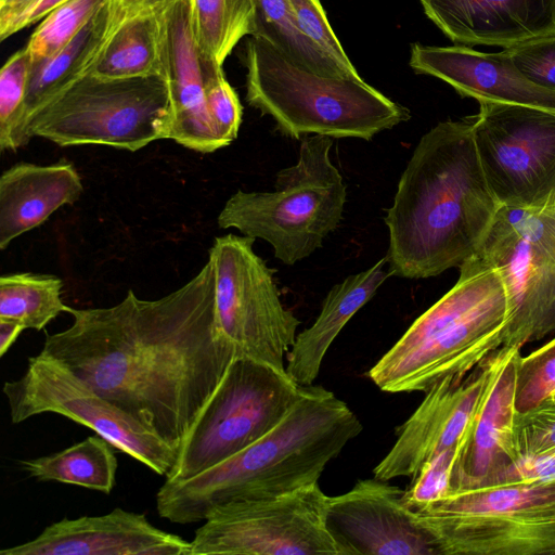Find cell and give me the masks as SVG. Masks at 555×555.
I'll return each mask as SVG.
<instances>
[{"label": "cell", "mask_w": 555, "mask_h": 555, "mask_svg": "<svg viewBox=\"0 0 555 555\" xmlns=\"http://www.w3.org/2000/svg\"><path fill=\"white\" fill-rule=\"evenodd\" d=\"M327 500L315 482L219 505L195 531L190 555H343L326 525Z\"/></svg>", "instance_id": "cell-12"}, {"label": "cell", "mask_w": 555, "mask_h": 555, "mask_svg": "<svg viewBox=\"0 0 555 555\" xmlns=\"http://www.w3.org/2000/svg\"><path fill=\"white\" fill-rule=\"evenodd\" d=\"M505 348L488 356L466 375H449L434 384L403 424L389 452L373 469L374 478H413L438 454L459 448L502 361Z\"/></svg>", "instance_id": "cell-15"}, {"label": "cell", "mask_w": 555, "mask_h": 555, "mask_svg": "<svg viewBox=\"0 0 555 555\" xmlns=\"http://www.w3.org/2000/svg\"><path fill=\"white\" fill-rule=\"evenodd\" d=\"M301 389L286 371L247 357L234 358L166 480L189 479L263 437L293 408Z\"/></svg>", "instance_id": "cell-10"}, {"label": "cell", "mask_w": 555, "mask_h": 555, "mask_svg": "<svg viewBox=\"0 0 555 555\" xmlns=\"http://www.w3.org/2000/svg\"><path fill=\"white\" fill-rule=\"evenodd\" d=\"M255 240L218 236L208 251L214 268L217 325L236 357L286 371L300 321L280 297L272 268L253 248Z\"/></svg>", "instance_id": "cell-11"}, {"label": "cell", "mask_w": 555, "mask_h": 555, "mask_svg": "<svg viewBox=\"0 0 555 555\" xmlns=\"http://www.w3.org/2000/svg\"><path fill=\"white\" fill-rule=\"evenodd\" d=\"M214 268L158 299L132 289L115 306L70 308L41 353L180 450L236 358L215 315Z\"/></svg>", "instance_id": "cell-1"}, {"label": "cell", "mask_w": 555, "mask_h": 555, "mask_svg": "<svg viewBox=\"0 0 555 555\" xmlns=\"http://www.w3.org/2000/svg\"><path fill=\"white\" fill-rule=\"evenodd\" d=\"M404 490L376 478L328 496L327 528L343 555H438L403 502Z\"/></svg>", "instance_id": "cell-16"}, {"label": "cell", "mask_w": 555, "mask_h": 555, "mask_svg": "<svg viewBox=\"0 0 555 555\" xmlns=\"http://www.w3.org/2000/svg\"><path fill=\"white\" fill-rule=\"evenodd\" d=\"M300 31L350 78H361L333 31L320 0H289Z\"/></svg>", "instance_id": "cell-34"}, {"label": "cell", "mask_w": 555, "mask_h": 555, "mask_svg": "<svg viewBox=\"0 0 555 555\" xmlns=\"http://www.w3.org/2000/svg\"><path fill=\"white\" fill-rule=\"evenodd\" d=\"M25 330L23 325L15 321L0 319V357L15 343L20 334Z\"/></svg>", "instance_id": "cell-42"}, {"label": "cell", "mask_w": 555, "mask_h": 555, "mask_svg": "<svg viewBox=\"0 0 555 555\" xmlns=\"http://www.w3.org/2000/svg\"><path fill=\"white\" fill-rule=\"evenodd\" d=\"M519 357L520 349L505 348L469 431L457 449L449 492L493 486L520 459L514 433Z\"/></svg>", "instance_id": "cell-18"}, {"label": "cell", "mask_w": 555, "mask_h": 555, "mask_svg": "<svg viewBox=\"0 0 555 555\" xmlns=\"http://www.w3.org/2000/svg\"><path fill=\"white\" fill-rule=\"evenodd\" d=\"M63 282L52 274L22 272L0 278V319L41 331L70 308L62 300Z\"/></svg>", "instance_id": "cell-28"}, {"label": "cell", "mask_w": 555, "mask_h": 555, "mask_svg": "<svg viewBox=\"0 0 555 555\" xmlns=\"http://www.w3.org/2000/svg\"><path fill=\"white\" fill-rule=\"evenodd\" d=\"M116 28L107 0L61 51L33 64L25 102L27 126L38 111L91 73Z\"/></svg>", "instance_id": "cell-24"}, {"label": "cell", "mask_w": 555, "mask_h": 555, "mask_svg": "<svg viewBox=\"0 0 555 555\" xmlns=\"http://www.w3.org/2000/svg\"><path fill=\"white\" fill-rule=\"evenodd\" d=\"M514 433L520 457L555 449V401L546 399L525 412H516Z\"/></svg>", "instance_id": "cell-35"}, {"label": "cell", "mask_w": 555, "mask_h": 555, "mask_svg": "<svg viewBox=\"0 0 555 555\" xmlns=\"http://www.w3.org/2000/svg\"><path fill=\"white\" fill-rule=\"evenodd\" d=\"M180 0H109L117 26L137 16L159 14Z\"/></svg>", "instance_id": "cell-39"}, {"label": "cell", "mask_w": 555, "mask_h": 555, "mask_svg": "<svg viewBox=\"0 0 555 555\" xmlns=\"http://www.w3.org/2000/svg\"><path fill=\"white\" fill-rule=\"evenodd\" d=\"M389 276L385 256L369 269L332 286L315 321L297 334L287 353L286 373L298 385H312L332 343Z\"/></svg>", "instance_id": "cell-23"}, {"label": "cell", "mask_w": 555, "mask_h": 555, "mask_svg": "<svg viewBox=\"0 0 555 555\" xmlns=\"http://www.w3.org/2000/svg\"><path fill=\"white\" fill-rule=\"evenodd\" d=\"M474 258L505 288L504 348L555 334V198L537 207L502 205Z\"/></svg>", "instance_id": "cell-9"}, {"label": "cell", "mask_w": 555, "mask_h": 555, "mask_svg": "<svg viewBox=\"0 0 555 555\" xmlns=\"http://www.w3.org/2000/svg\"><path fill=\"white\" fill-rule=\"evenodd\" d=\"M66 1L68 0H38L28 11L13 23L7 33L5 39L23 28L41 21L52 10Z\"/></svg>", "instance_id": "cell-40"}, {"label": "cell", "mask_w": 555, "mask_h": 555, "mask_svg": "<svg viewBox=\"0 0 555 555\" xmlns=\"http://www.w3.org/2000/svg\"><path fill=\"white\" fill-rule=\"evenodd\" d=\"M194 41L202 57L222 65L238 41L256 33L255 0H189Z\"/></svg>", "instance_id": "cell-27"}, {"label": "cell", "mask_w": 555, "mask_h": 555, "mask_svg": "<svg viewBox=\"0 0 555 555\" xmlns=\"http://www.w3.org/2000/svg\"><path fill=\"white\" fill-rule=\"evenodd\" d=\"M555 393V336L526 357H519L516 412H525Z\"/></svg>", "instance_id": "cell-32"}, {"label": "cell", "mask_w": 555, "mask_h": 555, "mask_svg": "<svg viewBox=\"0 0 555 555\" xmlns=\"http://www.w3.org/2000/svg\"><path fill=\"white\" fill-rule=\"evenodd\" d=\"M159 16L160 75L168 86L172 113L169 139L195 152L212 153L227 144L207 112L204 60L191 28L190 1L180 0Z\"/></svg>", "instance_id": "cell-19"}, {"label": "cell", "mask_w": 555, "mask_h": 555, "mask_svg": "<svg viewBox=\"0 0 555 555\" xmlns=\"http://www.w3.org/2000/svg\"><path fill=\"white\" fill-rule=\"evenodd\" d=\"M159 14L137 16L119 25L90 75L102 79L160 75Z\"/></svg>", "instance_id": "cell-26"}, {"label": "cell", "mask_w": 555, "mask_h": 555, "mask_svg": "<svg viewBox=\"0 0 555 555\" xmlns=\"http://www.w3.org/2000/svg\"><path fill=\"white\" fill-rule=\"evenodd\" d=\"M474 122L441 121L415 146L384 218L390 276H436L478 251L502 205L483 173Z\"/></svg>", "instance_id": "cell-2"}, {"label": "cell", "mask_w": 555, "mask_h": 555, "mask_svg": "<svg viewBox=\"0 0 555 555\" xmlns=\"http://www.w3.org/2000/svg\"><path fill=\"white\" fill-rule=\"evenodd\" d=\"M246 101L285 137L372 140L411 118L410 111L362 78L324 76L297 65L259 36L244 47Z\"/></svg>", "instance_id": "cell-5"}, {"label": "cell", "mask_w": 555, "mask_h": 555, "mask_svg": "<svg viewBox=\"0 0 555 555\" xmlns=\"http://www.w3.org/2000/svg\"><path fill=\"white\" fill-rule=\"evenodd\" d=\"M204 73L208 115L218 135L229 145L238 134L243 115L242 104L227 80L222 65L204 60Z\"/></svg>", "instance_id": "cell-33"}, {"label": "cell", "mask_w": 555, "mask_h": 555, "mask_svg": "<svg viewBox=\"0 0 555 555\" xmlns=\"http://www.w3.org/2000/svg\"><path fill=\"white\" fill-rule=\"evenodd\" d=\"M256 33L299 66L324 76L347 77L298 28L289 0H255Z\"/></svg>", "instance_id": "cell-29"}, {"label": "cell", "mask_w": 555, "mask_h": 555, "mask_svg": "<svg viewBox=\"0 0 555 555\" xmlns=\"http://www.w3.org/2000/svg\"><path fill=\"white\" fill-rule=\"evenodd\" d=\"M171 102L162 75L102 79L87 75L28 121V133L60 146L107 145L135 152L169 139Z\"/></svg>", "instance_id": "cell-8"}, {"label": "cell", "mask_w": 555, "mask_h": 555, "mask_svg": "<svg viewBox=\"0 0 555 555\" xmlns=\"http://www.w3.org/2000/svg\"><path fill=\"white\" fill-rule=\"evenodd\" d=\"M10 418L20 424L42 413H55L92 429L115 449L167 477L179 449L99 395L60 361L38 353L28 359L24 374L5 382Z\"/></svg>", "instance_id": "cell-13"}, {"label": "cell", "mask_w": 555, "mask_h": 555, "mask_svg": "<svg viewBox=\"0 0 555 555\" xmlns=\"http://www.w3.org/2000/svg\"><path fill=\"white\" fill-rule=\"evenodd\" d=\"M548 399L555 401V393L551 398H548Z\"/></svg>", "instance_id": "cell-43"}, {"label": "cell", "mask_w": 555, "mask_h": 555, "mask_svg": "<svg viewBox=\"0 0 555 555\" xmlns=\"http://www.w3.org/2000/svg\"><path fill=\"white\" fill-rule=\"evenodd\" d=\"M38 0H0V39L4 40L13 23Z\"/></svg>", "instance_id": "cell-41"}, {"label": "cell", "mask_w": 555, "mask_h": 555, "mask_svg": "<svg viewBox=\"0 0 555 555\" xmlns=\"http://www.w3.org/2000/svg\"><path fill=\"white\" fill-rule=\"evenodd\" d=\"M33 63L24 48L12 54L0 72V150L16 151L31 137L27 130L25 102Z\"/></svg>", "instance_id": "cell-30"}, {"label": "cell", "mask_w": 555, "mask_h": 555, "mask_svg": "<svg viewBox=\"0 0 555 555\" xmlns=\"http://www.w3.org/2000/svg\"><path fill=\"white\" fill-rule=\"evenodd\" d=\"M81 178L67 160L41 166L17 163L0 177V249L41 225L60 207L75 203Z\"/></svg>", "instance_id": "cell-22"}, {"label": "cell", "mask_w": 555, "mask_h": 555, "mask_svg": "<svg viewBox=\"0 0 555 555\" xmlns=\"http://www.w3.org/2000/svg\"><path fill=\"white\" fill-rule=\"evenodd\" d=\"M474 137L501 205L537 207L555 198V111L479 102Z\"/></svg>", "instance_id": "cell-14"}, {"label": "cell", "mask_w": 555, "mask_h": 555, "mask_svg": "<svg viewBox=\"0 0 555 555\" xmlns=\"http://www.w3.org/2000/svg\"><path fill=\"white\" fill-rule=\"evenodd\" d=\"M552 479H555V449L534 456L520 457L505 469L495 485Z\"/></svg>", "instance_id": "cell-38"}, {"label": "cell", "mask_w": 555, "mask_h": 555, "mask_svg": "<svg viewBox=\"0 0 555 555\" xmlns=\"http://www.w3.org/2000/svg\"><path fill=\"white\" fill-rule=\"evenodd\" d=\"M454 286L423 312L369 371L383 391H426L466 375L503 345L507 298L499 273L474 258Z\"/></svg>", "instance_id": "cell-4"}, {"label": "cell", "mask_w": 555, "mask_h": 555, "mask_svg": "<svg viewBox=\"0 0 555 555\" xmlns=\"http://www.w3.org/2000/svg\"><path fill=\"white\" fill-rule=\"evenodd\" d=\"M333 139H301L295 165L275 175L274 191L244 192L230 196L218 215L222 229L268 242L274 257L286 266L311 256L339 225L346 185L330 158Z\"/></svg>", "instance_id": "cell-6"}, {"label": "cell", "mask_w": 555, "mask_h": 555, "mask_svg": "<svg viewBox=\"0 0 555 555\" xmlns=\"http://www.w3.org/2000/svg\"><path fill=\"white\" fill-rule=\"evenodd\" d=\"M453 42L507 48L555 33V0H420Z\"/></svg>", "instance_id": "cell-21"}, {"label": "cell", "mask_w": 555, "mask_h": 555, "mask_svg": "<svg viewBox=\"0 0 555 555\" xmlns=\"http://www.w3.org/2000/svg\"><path fill=\"white\" fill-rule=\"evenodd\" d=\"M457 449L447 450L426 462L412 478L403 493V502L409 508L420 509L449 493Z\"/></svg>", "instance_id": "cell-37"}, {"label": "cell", "mask_w": 555, "mask_h": 555, "mask_svg": "<svg viewBox=\"0 0 555 555\" xmlns=\"http://www.w3.org/2000/svg\"><path fill=\"white\" fill-rule=\"evenodd\" d=\"M115 447L103 437L90 436L62 451L21 460V468L40 481H59L109 494L116 485Z\"/></svg>", "instance_id": "cell-25"}, {"label": "cell", "mask_w": 555, "mask_h": 555, "mask_svg": "<svg viewBox=\"0 0 555 555\" xmlns=\"http://www.w3.org/2000/svg\"><path fill=\"white\" fill-rule=\"evenodd\" d=\"M503 51L527 79L555 91V33L503 48Z\"/></svg>", "instance_id": "cell-36"}, {"label": "cell", "mask_w": 555, "mask_h": 555, "mask_svg": "<svg viewBox=\"0 0 555 555\" xmlns=\"http://www.w3.org/2000/svg\"><path fill=\"white\" fill-rule=\"evenodd\" d=\"M414 513L438 555H555V479L449 492Z\"/></svg>", "instance_id": "cell-7"}, {"label": "cell", "mask_w": 555, "mask_h": 555, "mask_svg": "<svg viewBox=\"0 0 555 555\" xmlns=\"http://www.w3.org/2000/svg\"><path fill=\"white\" fill-rule=\"evenodd\" d=\"M107 0H68L47 14L31 34L25 49L31 63L61 51Z\"/></svg>", "instance_id": "cell-31"}, {"label": "cell", "mask_w": 555, "mask_h": 555, "mask_svg": "<svg viewBox=\"0 0 555 555\" xmlns=\"http://www.w3.org/2000/svg\"><path fill=\"white\" fill-rule=\"evenodd\" d=\"M362 428L334 392L320 385L302 386L293 408L263 437L189 479L165 480L156 493L158 515L172 524L198 522L219 505L319 482L327 464Z\"/></svg>", "instance_id": "cell-3"}, {"label": "cell", "mask_w": 555, "mask_h": 555, "mask_svg": "<svg viewBox=\"0 0 555 555\" xmlns=\"http://www.w3.org/2000/svg\"><path fill=\"white\" fill-rule=\"evenodd\" d=\"M191 542L153 526L145 514L115 508L101 516L64 518L0 555H190Z\"/></svg>", "instance_id": "cell-17"}, {"label": "cell", "mask_w": 555, "mask_h": 555, "mask_svg": "<svg viewBox=\"0 0 555 555\" xmlns=\"http://www.w3.org/2000/svg\"><path fill=\"white\" fill-rule=\"evenodd\" d=\"M410 66L449 83L460 95L478 102L519 104L555 111V91L527 79L502 50L486 53L467 46L414 43Z\"/></svg>", "instance_id": "cell-20"}]
</instances>
